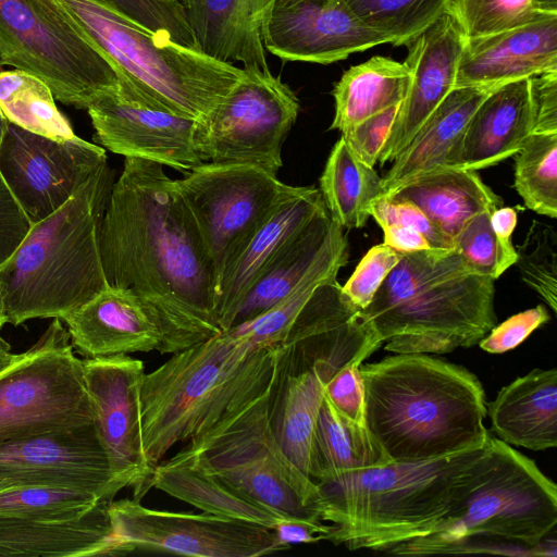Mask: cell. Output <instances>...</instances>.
Returning a JSON list of instances; mask_svg holds the SVG:
<instances>
[{
  "instance_id": "f35d334b",
  "label": "cell",
  "mask_w": 557,
  "mask_h": 557,
  "mask_svg": "<svg viewBox=\"0 0 557 557\" xmlns=\"http://www.w3.org/2000/svg\"><path fill=\"white\" fill-rule=\"evenodd\" d=\"M100 502L103 500L98 495L85 490L26 485L0 491V515L40 521H67L84 516Z\"/></svg>"
},
{
  "instance_id": "e0dca14e",
  "label": "cell",
  "mask_w": 557,
  "mask_h": 557,
  "mask_svg": "<svg viewBox=\"0 0 557 557\" xmlns=\"http://www.w3.org/2000/svg\"><path fill=\"white\" fill-rule=\"evenodd\" d=\"M104 148L187 173L202 162L194 143L196 120L180 115L122 81L86 109Z\"/></svg>"
},
{
  "instance_id": "74e56055",
  "label": "cell",
  "mask_w": 557,
  "mask_h": 557,
  "mask_svg": "<svg viewBox=\"0 0 557 557\" xmlns=\"http://www.w3.org/2000/svg\"><path fill=\"white\" fill-rule=\"evenodd\" d=\"M448 12L465 37L473 39L557 14V0H450Z\"/></svg>"
},
{
  "instance_id": "1f68e13d",
  "label": "cell",
  "mask_w": 557,
  "mask_h": 557,
  "mask_svg": "<svg viewBox=\"0 0 557 557\" xmlns=\"http://www.w3.org/2000/svg\"><path fill=\"white\" fill-rule=\"evenodd\" d=\"M410 70L405 62L372 57L348 69L332 95L335 114L330 129L341 133L405 99Z\"/></svg>"
},
{
  "instance_id": "484cf974",
  "label": "cell",
  "mask_w": 557,
  "mask_h": 557,
  "mask_svg": "<svg viewBox=\"0 0 557 557\" xmlns=\"http://www.w3.org/2000/svg\"><path fill=\"white\" fill-rule=\"evenodd\" d=\"M499 441L540 451L557 446V370L533 369L499 389L486 404Z\"/></svg>"
},
{
  "instance_id": "30bf717a",
  "label": "cell",
  "mask_w": 557,
  "mask_h": 557,
  "mask_svg": "<svg viewBox=\"0 0 557 557\" xmlns=\"http://www.w3.org/2000/svg\"><path fill=\"white\" fill-rule=\"evenodd\" d=\"M0 58L44 81L53 97L87 109L123 81L55 0H0Z\"/></svg>"
},
{
  "instance_id": "2e32d148",
  "label": "cell",
  "mask_w": 557,
  "mask_h": 557,
  "mask_svg": "<svg viewBox=\"0 0 557 557\" xmlns=\"http://www.w3.org/2000/svg\"><path fill=\"white\" fill-rule=\"evenodd\" d=\"M107 161L103 148L77 136L55 140L8 123L0 174L32 224L65 205Z\"/></svg>"
},
{
  "instance_id": "f546056e",
  "label": "cell",
  "mask_w": 557,
  "mask_h": 557,
  "mask_svg": "<svg viewBox=\"0 0 557 557\" xmlns=\"http://www.w3.org/2000/svg\"><path fill=\"white\" fill-rule=\"evenodd\" d=\"M343 234V227L331 220L329 212L318 216L256 280L232 326L263 313L288 296Z\"/></svg>"
},
{
  "instance_id": "cb8c5ba5",
  "label": "cell",
  "mask_w": 557,
  "mask_h": 557,
  "mask_svg": "<svg viewBox=\"0 0 557 557\" xmlns=\"http://www.w3.org/2000/svg\"><path fill=\"white\" fill-rule=\"evenodd\" d=\"M73 348L85 358L159 350L160 331L128 288L108 286L63 317Z\"/></svg>"
},
{
  "instance_id": "9f6ffc18",
  "label": "cell",
  "mask_w": 557,
  "mask_h": 557,
  "mask_svg": "<svg viewBox=\"0 0 557 557\" xmlns=\"http://www.w3.org/2000/svg\"><path fill=\"white\" fill-rule=\"evenodd\" d=\"M5 324L4 313H3V302H2V296H1V289H0V330Z\"/></svg>"
},
{
  "instance_id": "7bdbcfd3",
  "label": "cell",
  "mask_w": 557,
  "mask_h": 557,
  "mask_svg": "<svg viewBox=\"0 0 557 557\" xmlns=\"http://www.w3.org/2000/svg\"><path fill=\"white\" fill-rule=\"evenodd\" d=\"M400 257L384 243L371 247L342 286L343 293L358 309H366Z\"/></svg>"
},
{
  "instance_id": "4fadbf2b",
  "label": "cell",
  "mask_w": 557,
  "mask_h": 557,
  "mask_svg": "<svg viewBox=\"0 0 557 557\" xmlns=\"http://www.w3.org/2000/svg\"><path fill=\"white\" fill-rule=\"evenodd\" d=\"M219 283L274 210L293 196L290 186L258 166L201 163L176 180Z\"/></svg>"
},
{
  "instance_id": "5bb4252c",
  "label": "cell",
  "mask_w": 557,
  "mask_h": 557,
  "mask_svg": "<svg viewBox=\"0 0 557 557\" xmlns=\"http://www.w3.org/2000/svg\"><path fill=\"white\" fill-rule=\"evenodd\" d=\"M108 513L117 541L128 548L197 557H258L282 549L274 530L212 513L174 512L140 500H111Z\"/></svg>"
},
{
  "instance_id": "9c48e42d",
  "label": "cell",
  "mask_w": 557,
  "mask_h": 557,
  "mask_svg": "<svg viewBox=\"0 0 557 557\" xmlns=\"http://www.w3.org/2000/svg\"><path fill=\"white\" fill-rule=\"evenodd\" d=\"M277 380L188 440L176 455L287 519L323 522L317 482L289 460L274 435L271 406Z\"/></svg>"
},
{
  "instance_id": "60d3db41",
  "label": "cell",
  "mask_w": 557,
  "mask_h": 557,
  "mask_svg": "<svg viewBox=\"0 0 557 557\" xmlns=\"http://www.w3.org/2000/svg\"><path fill=\"white\" fill-rule=\"evenodd\" d=\"M490 214L481 212L471 218L455 237L453 248L472 270L496 280L516 264L518 256L500 245L491 227Z\"/></svg>"
},
{
  "instance_id": "ac0fdd59",
  "label": "cell",
  "mask_w": 557,
  "mask_h": 557,
  "mask_svg": "<svg viewBox=\"0 0 557 557\" xmlns=\"http://www.w3.org/2000/svg\"><path fill=\"white\" fill-rule=\"evenodd\" d=\"M58 485L95 493L111 502L110 468L95 423L0 445V491Z\"/></svg>"
},
{
  "instance_id": "4dcf8cb0",
  "label": "cell",
  "mask_w": 557,
  "mask_h": 557,
  "mask_svg": "<svg viewBox=\"0 0 557 557\" xmlns=\"http://www.w3.org/2000/svg\"><path fill=\"white\" fill-rule=\"evenodd\" d=\"M152 486L203 512L260 524L272 530L278 522L287 519L247 499L176 454L154 467Z\"/></svg>"
},
{
  "instance_id": "681fc988",
  "label": "cell",
  "mask_w": 557,
  "mask_h": 557,
  "mask_svg": "<svg viewBox=\"0 0 557 557\" xmlns=\"http://www.w3.org/2000/svg\"><path fill=\"white\" fill-rule=\"evenodd\" d=\"M535 120L533 133L557 134V71L532 77Z\"/></svg>"
},
{
  "instance_id": "bcb514c9",
  "label": "cell",
  "mask_w": 557,
  "mask_h": 557,
  "mask_svg": "<svg viewBox=\"0 0 557 557\" xmlns=\"http://www.w3.org/2000/svg\"><path fill=\"white\" fill-rule=\"evenodd\" d=\"M362 360H352L341 367L329 380L325 393L335 408L355 425L367 428L364 394L359 366Z\"/></svg>"
},
{
  "instance_id": "d6a6232c",
  "label": "cell",
  "mask_w": 557,
  "mask_h": 557,
  "mask_svg": "<svg viewBox=\"0 0 557 557\" xmlns=\"http://www.w3.org/2000/svg\"><path fill=\"white\" fill-rule=\"evenodd\" d=\"M393 463L368 429L347 420L326 393L318 414L310 458V478L330 482L349 472Z\"/></svg>"
},
{
  "instance_id": "5b68a950",
  "label": "cell",
  "mask_w": 557,
  "mask_h": 557,
  "mask_svg": "<svg viewBox=\"0 0 557 557\" xmlns=\"http://www.w3.org/2000/svg\"><path fill=\"white\" fill-rule=\"evenodd\" d=\"M494 282L455 249L401 253L361 314L386 351L448 354L496 325Z\"/></svg>"
},
{
  "instance_id": "44dd1931",
  "label": "cell",
  "mask_w": 557,
  "mask_h": 557,
  "mask_svg": "<svg viewBox=\"0 0 557 557\" xmlns=\"http://www.w3.org/2000/svg\"><path fill=\"white\" fill-rule=\"evenodd\" d=\"M557 71V14L497 34L467 39L455 88L493 89Z\"/></svg>"
},
{
  "instance_id": "f1b7e54d",
  "label": "cell",
  "mask_w": 557,
  "mask_h": 557,
  "mask_svg": "<svg viewBox=\"0 0 557 557\" xmlns=\"http://www.w3.org/2000/svg\"><path fill=\"white\" fill-rule=\"evenodd\" d=\"M387 195L413 202L451 244L471 218L503 206L478 171L450 168L414 177Z\"/></svg>"
},
{
  "instance_id": "8992f818",
  "label": "cell",
  "mask_w": 557,
  "mask_h": 557,
  "mask_svg": "<svg viewBox=\"0 0 557 557\" xmlns=\"http://www.w3.org/2000/svg\"><path fill=\"white\" fill-rule=\"evenodd\" d=\"M485 446L317 483L321 520L332 525L327 541L349 550L386 553L424 535L463 495Z\"/></svg>"
},
{
  "instance_id": "b9f144b4",
  "label": "cell",
  "mask_w": 557,
  "mask_h": 557,
  "mask_svg": "<svg viewBox=\"0 0 557 557\" xmlns=\"http://www.w3.org/2000/svg\"><path fill=\"white\" fill-rule=\"evenodd\" d=\"M121 13L149 30L168 36L177 44L198 48L178 0H104Z\"/></svg>"
},
{
  "instance_id": "836d02e7",
  "label": "cell",
  "mask_w": 557,
  "mask_h": 557,
  "mask_svg": "<svg viewBox=\"0 0 557 557\" xmlns=\"http://www.w3.org/2000/svg\"><path fill=\"white\" fill-rule=\"evenodd\" d=\"M319 190L331 220L343 228L364 226L372 203L385 195L374 166L359 161L342 137L330 152Z\"/></svg>"
},
{
  "instance_id": "9a60e30c",
  "label": "cell",
  "mask_w": 557,
  "mask_h": 557,
  "mask_svg": "<svg viewBox=\"0 0 557 557\" xmlns=\"http://www.w3.org/2000/svg\"><path fill=\"white\" fill-rule=\"evenodd\" d=\"M94 423L106 451L114 495L125 487L140 500L152 487L154 467L143 436L140 394L145 366L128 355L82 359Z\"/></svg>"
},
{
  "instance_id": "277c9868",
  "label": "cell",
  "mask_w": 557,
  "mask_h": 557,
  "mask_svg": "<svg viewBox=\"0 0 557 557\" xmlns=\"http://www.w3.org/2000/svg\"><path fill=\"white\" fill-rule=\"evenodd\" d=\"M292 347L261 346L237 326L172 357L144 376L140 394L147 458L156 467L168 450L216 423L274 383Z\"/></svg>"
},
{
  "instance_id": "7dc6e473",
  "label": "cell",
  "mask_w": 557,
  "mask_h": 557,
  "mask_svg": "<svg viewBox=\"0 0 557 557\" xmlns=\"http://www.w3.org/2000/svg\"><path fill=\"white\" fill-rule=\"evenodd\" d=\"M550 319L543 305L519 312L495 325L478 344L490 354H503L515 349L536 329Z\"/></svg>"
},
{
  "instance_id": "ffe728a7",
  "label": "cell",
  "mask_w": 557,
  "mask_h": 557,
  "mask_svg": "<svg viewBox=\"0 0 557 557\" xmlns=\"http://www.w3.org/2000/svg\"><path fill=\"white\" fill-rule=\"evenodd\" d=\"M467 38L449 12L408 45L404 61L410 82L396 120L381 151L383 166L393 161L455 88L458 63Z\"/></svg>"
},
{
  "instance_id": "3957f363",
  "label": "cell",
  "mask_w": 557,
  "mask_h": 557,
  "mask_svg": "<svg viewBox=\"0 0 557 557\" xmlns=\"http://www.w3.org/2000/svg\"><path fill=\"white\" fill-rule=\"evenodd\" d=\"M557 486L536 463L490 436L463 495L422 536L385 554L556 556Z\"/></svg>"
},
{
  "instance_id": "f6af8a7d",
  "label": "cell",
  "mask_w": 557,
  "mask_h": 557,
  "mask_svg": "<svg viewBox=\"0 0 557 557\" xmlns=\"http://www.w3.org/2000/svg\"><path fill=\"white\" fill-rule=\"evenodd\" d=\"M400 104L392 106L342 132L351 153L369 166L379 162Z\"/></svg>"
},
{
  "instance_id": "d6986e66",
  "label": "cell",
  "mask_w": 557,
  "mask_h": 557,
  "mask_svg": "<svg viewBox=\"0 0 557 557\" xmlns=\"http://www.w3.org/2000/svg\"><path fill=\"white\" fill-rule=\"evenodd\" d=\"M262 40L268 52L283 60L319 64L389 44L361 24L344 0H275Z\"/></svg>"
},
{
  "instance_id": "ab89813d",
  "label": "cell",
  "mask_w": 557,
  "mask_h": 557,
  "mask_svg": "<svg viewBox=\"0 0 557 557\" xmlns=\"http://www.w3.org/2000/svg\"><path fill=\"white\" fill-rule=\"evenodd\" d=\"M517 267L522 281L557 311V233L534 220L524 242L517 248Z\"/></svg>"
},
{
  "instance_id": "ba28073f",
  "label": "cell",
  "mask_w": 557,
  "mask_h": 557,
  "mask_svg": "<svg viewBox=\"0 0 557 557\" xmlns=\"http://www.w3.org/2000/svg\"><path fill=\"white\" fill-rule=\"evenodd\" d=\"M122 79L169 110L200 120L238 83L243 69L149 30L104 0H55Z\"/></svg>"
},
{
  "instance_id": "680465c9",
  "label": "cell",
  "mask_w": 557,
  "mask_h": 557,
  "mask_svg": "<svg viewBox=\"0 0 557 557\" xmlns=\"http://www.w3.org/2000/svg\"><path fill=\"white\" fill-rule=\"evenodd\" d=\"M3 66H4V64H3V62H2V60L0 58V71L2 70Z\"/></svg>"
},
{
  "instance_id": "d4e9b609",
  "label": "cell",
  "mask_w": 557,
  "mask_h": 557,
  "mask_svg": "<svg viewBox=\"0 0 557 557\" xmlns=\"http://www.w3.org/2000/svg\"><path fill=\"white\" fill-rule=\"evenodd\" d=\"M109 503L100 502L84 516L67 521L0 515V556L126 555L132 550L120 543L112 531Z\"/></svg>"
},
{
  "instance_id": "4316f807",
  "label": "cell",
  "mask_w": 557,
  "mask_h": 557,
  "mask_svg": "<svg viewBox=\"0 0 557 557\" xmlns=\"http://www.w3.org/2000/svg\"><path fill=\"white\" fill-rule=\"evenodd\" d=\"M275 0H191L184 5L198 48L224 62L267 69L262 40Z\"/></svg>"
},
{
  "instance_id": "e575fe53",
  "label": "cell",
  "mask_w": 557,
  "mask_h": 557,
  "mask_svg": "<svg viewBox=\"0 0 557 557\" xmlns=\"http://www.w3.org/2000/svg\"><path fill=\"white\" fill-rule=\"evenodd\" d=\"M0 109L10 123L26 131L55 140L76 136L57 108L50 87L28 72L0 71Z\"/></svg>"
},
{
  "instance_id": "ee69618b",
  "label": "cell",
  "mask_w": 557,
  "mask_h": 557,
  "mask_svg": "<svg viewBox=\"0 0 557 557\" xmlns=\"http://www.w3.org/2000/svg\"><path fill=\"white\" fill-rule=\"evenodd\" d=\"M371 216L381 228L395 224L421 232L428 238L433 249H454L453 244L436 228L423 211L410 200L385 194L372 203Z\"/></svg>"
},
{
  "instance_id": "11a10c76",
  "label": "cell",
  "mask_w": 557,
  "mask_h": 557,
  "mask_svg": "<svg viewBox=\"0 0 557 557\" xmlns=\"http://www.w3.org/2000/svg\"><path fill=\"white\" fill-rule=\"evenodd\" d=\"M8 123H9V121L7 120V117L4 116V114L2 113V111L0 109V144L5 134Z\"/></svg>"
},
{
  "instance_id": "f907efd6",
  "label": "cell",
  "mask_w": 557,
  "mask_h": 557,
  "mask_svg": "<svg viewBox=\"0 0 557 557\" xmlns=\"http://www.w3.org/2000/svg\"><path fill=\"white\" fill-rule=\"evenodd\" d=\"M273 530L278 542L288 548L293 544H309L327 540L332 525L324 522L284 519Z\"/></svg>"
},
{
  "instance_id": "c3c4849f",
  "label": "cell",
  "mask_w": 557,
  "mask_h": 557,
  "mask_svg": "<svg viewBox=\"0 0 557 557\" xmlns=\"http://www.w3.org/2000/svg\"><path fill=\"white\" fill-rule=\"evenodd\" d=\"M32 225L0 174V265L20 246Z\"/></svg>"
},
{
  "instance_id": "d590c367",
  "label": "cell",
  "mask_w": 557,
  "mask_h": 557,
  "mask_svg": "<svg viewBox=\"0 0 557 557\" xmlns=\"http://www.w3.org/2000/svg\"><path fill=\"white\" fill-rule=\"evenodd\" d=\"M355 17L394 46H408L449 10L450 0H344Z\"/></svg>"
},
{
  "instance_id": "f5cc1de1",
  "label": "cell",
  "mask_w": 557,
  "mask_h": 557,
  "mask_svg": "<svg viewBox=\"0 0 557 557\" xmlns=\"http://www.w3.org/2000/svg\"><path fill=\"white\" fill-rule=\"evenodd\" d=\"M491 227L500 245L510 253H517L511 243V234L517 225V212L509 207H499L490 214Z\"/></svg>"
},
{
  "instance_id": "603a6c76",
  "label": "cell",
  "mask_w": 557,
  "mask_h": 557,
  "mask_svg": "<svg viewBox=\"0 0 557 557\" xmlns=\"http://www.w3.org/2000/svg\"><path fill=\"white\" fill-rule=\"evenodd\" d=\"M327 213L318 188L301 186L282 202L224 272L216 296V321L232 326L248 290L264 269L320 215Z\"/></svg>"
},
{
  "instance_id": "83f0119b",
  "label": "cell",
  "mask_w": 557,
  "mask_h": 557,
  "mask_svg": "<svg viewBox=\"0 0 557 557\" xmlns=\"http://www.w3.org/2000/svg\"><path fill=\"white\" fill-rule=\"evenodd\" d=\"M492 89L454 88L423 123L382 177L385 194L428 172L445 168L472 114Z\"/></svg>"
},
{
  "instance_id": "8fae6325",
  "label": "cell",
  "mask_w": 557,
  "mask_h": 557,
  "mask_svg": "<svg viewBox=\"0 0 557 557\" xmlns=\"http://www.w3.org/2000/svg\"><path fill=\"white\" fill-rule=\"evenodd\" d=\"M82 359L61 320L0 372V445L94 423Z\"/></svg>"
},
{
  "instance_id": "52a82bcc",
  "label": "cell",
  "mask_w": 557,
  "mask_h": 557,
  "mask_svg": "<svg viewBox=\"0 0 557 557\" xmlns=\"http://www.w3.org/2000/svg\"><path fill=\"white\" fill-rule=\"evenodd\" d=\"M113 178L106 162L65 205L34 223L0 265L5 323L61 320L109 286L100 233Z\"/></svg>"
},
{
  "instance_id": "8d00e7d4",
  "label": "cell",
  "mask_w": 557,
  "mask_h": 557,
  "mask_svg": "<svg viewBox=\"0 0 557 557\" xmlns=\"http://www.w3.org/2000/svg\"><path fill=\"white\" fill-rule=\"evenodd\" d=\"M515 188L527 208L557 216V134L532 133L516 152Z\"/></svg>"
},
{
  "instance_id": "db71d44e",
  "label": "cell",
  "mask_w": 557,
  "mask_h": 557,
  "mask_svg": "<svg viewBox=\"0 0 557 557\" xmlns=\"http://www.w3.org/2000/svg\"><path fill=\"white\" fill-rule=\"evenodd\" d=\"M17 355L11 351L10 344L0 335V372L8 368Z\"/></svg>"
},
{
  "instance_id": "816d5d0a",
  "label": "cell",
  "mask_w": 557,
  "mask_h": 557,
  "mask_svg": "<svg viewBox=\"0 0 557 557\" xmlns=\"http://www.w3.org/2000/svg\"><path fill=\"white\" fill-rule=\"evenodd\" d=\"M382 230L384 244L399 253L433 249L428 238L417 230L395 224L387 225Z\"/></svg>"
},
{
  "instance_id": "7402d4cb",
  "label": "cell",
  "mask_w": 557,
  "mask_h": 557,
  "mask_svg": "<svg viewBox=\"0 0 557 557\" xmlns=\"http://www.w3.org/2000/svg\"><path fill=\"white\" fill-rule=\"evenodd\" d=\"M534 120L532 77L493 88L472 114L445 168L478 171L503 162L533 133Z\"/></svg>"
},
{
  "instance_id": "7a4b0ae2",
  "label": "cell",
  "mask_w": 557,
  "mask_h": 557,
  "mask_svg": "<svg viewBox=\"0 0 557 557\" xmlns=\"http://www.w3.org/2000/svg\"><path fill=\"white\" fill-rule=\"evenodd\" d=\"M367 428L391 462H419L481 447L486 400L479 379L429 354L361 363Z\"/></svg>"
},
{
  "instance_id": "7c38bea8",
  "label": "cell",
  "mask_w": 557,
  "mask_h": 557,
  "mask_svg": "<svg viewBox=\"0 0 557 557\" xmlns=\"http://www.w3.org/2000/svg\"><path fill=\"white\" fill-rule=\"evenodd\" d=\"M242 69L233 89L196 121L195 149L202 163L249 164L276 175L300 103L269 67Z\"/></svg>"
},
{
  "instance_id": "6da1fadb",
  "label": "cell",
  "mask_w": 557,
  "mask_h": 557,
  "mask_svg": "<svg viewBox=\"0 0 557 557\" xmlns=\"http://www.w3.org/2000/svg\"><path fill=\"white\" fill-rule=\"evenodd\" d=\"M100 250L109 285L131 289L156 322L159 352L175 354L222 332L212 262L162 164L125 158L102 219Z\"/></svg>"
},
{
  "instance_id": "6f0895ef",
  "label": "cell",
  "mask_w": 557,
  "mask_h": 557,
  "mask_svg": "<svg viewBox=\"0 0 557 557\" xmlns=\"http://www.w3.org/2000/svg\"><path fill=\"white\" fill-rule=\"evenodd\" d=\"M183 5H186L191 0H178Z\"/></svg>"
}]
</instances>
